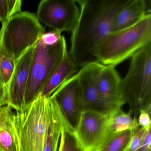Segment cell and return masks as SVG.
Listing matches in <instances>:
<instances>
[{
    "instance_id": "obj_1",
    "label": "cell",
    "mask_w": 151,
    "mask_h": 151,
    "mask_svg": "<svg viewBox=\"0 0 151 151\" xmlns=\"http://www.w3.org/2000/svg\"><path fill=\"white\" fill-rule=\"evenodd\" d=\"M79 15L71 32L70 57L78 68L95 61L94 47L112 32L113 22L119 10L129 0H77Z\"/></svg>"
},
{
    "instance_id": "obj_2",
    "label": "cell",
    "mask_w": 151,
    "mask_h": 151,
    "mask_svg": "<svg viewBox=\"0 0 151 151\" xmlns=\"http://www.w3.org/2000/svg\"><path fill=\"white\" fill-rule=\"evenodd\" d=\"M151 43V13L131 27L108 34L93 49L95 61L115 66Z\"/></svg>"
},
{
    "instance_id": "obj_3",
    "label": "cell",
    "mask_w": 151,
    "mask_h": 151,
    "mask_svg": "<svg viewBox=\"0 0 151 151\" xmlns=\"http://www.w3.org/2000/svg\"><path fill=\"white\" fill-rule=\"evenodd\" d=\"M128 72L121 84L122 99L129 112L137 119L139 112H151V43L131 57Z\"/></svg>"
},
{
    "instance_id": "obj_4",
    "label": "cell",
    "mask_w": 151,
    "mask_h": 151,
    "mask_svg": "<svg viewBox=\"0 0 151 151\" xmlns=\"http://www.w3.org/2000/svg\"><path fill=\"white\" fill-rule=\"evenodd\" d=\"M52 107L51 97H39L29 106L14 113L18 151H42Z\"/></svg>"
},
{
    "instance_id": "obj_5",
    "label": "cell",
    "mask_w": 151,
    "mask_h": 151,
    "mask_svg": "<svg viewBox=\"0 0 151 151\" xmlns=\"http://www.w3.org/2000/svg\"><path fill=\"white\" fill-rule=\"evenodd\" d=\"M67 52V43L63 36L53 45H47L40 39L36 44L30 67L23 109L39 97Z\"/></svg>"
},
{
    "instance_id": "obj_6",
    "label": "cell",
    "mask_w": 151,
    "mask_h": 151,
    "mask_svg": "<svg viewBox=\"0 0 151 151\" xmlns=\"http://www.w3.org/2000/svg\"><path fill=\"white\" fill-rule=\"evenodd\" d=\"M45 29L34 13L21 12L2 24L0 30V48L16 62L36 45Z\"/></svg>"
},
{
    "instance_id": "obj_7",
    "label": "cell",
    "mask_w": 151,
    "mask_h": 151,
    "mask_svg": "<svg viewBox=\"0 0 151 151\" xmlns=\"http://www.w3.org/2000/svg\"><path fill=\"white\" fill-rule=\"evenodd\" d=\"M113 110L82 112L75 132L85 151H99L110 137L113 133L109 130V119Z\"/></svg>"
},
{
    "instance_id": "obj_8",
    "label": "cell",
    "mask_w": 151,
    "mask_h": 151,
    "mask_svg": "<svg viewBox=\"0 0 151 151\" xmlns=\"http://www.w3.org/2000/svg\"><path fill=\"white\" fill-rule=\"evenodd\" d=\"M77 5L75 0H43L39 4L36 16L53 30L71 32L79 17Z\"/></svg>"
},
{
    "instance_id": "obj_9",
    "label": "cell",
    "mask_w": 151,
    "mask_h": 151,
    "mask_svg": "<svg viewBox=\"0 0 151 151\" xmlns=\"http://www.w3.org/2000/svg\"><path fill=\"white\" fill-rule=\"evenodd\" d=\"M50 97L54 100L63 117L75 130L84 110L77 73L63 83Z\"/></svg>"
},
{
    "instance_id": "obj_10",
    "label": "cell",
    "mask_w": 151,
    "mask_h": 151,
    "mask_svg": "<svg viewBox=\"0 0 151 151\" xmlns=\"http://www.w3.org/2000/svg\"><path fill=\"white\" fill-rule=\"evenodd\" d=\"M103 65L97 61L89 63L83 66L77 73L84 110L109 113L115 109L107 105L99 92L98 78Z\"/></svg>"
},
{
    "instance_id": "obj_11",
    "label": "cell",
    "mask_w": 151,
    "mask_h": 151,
    "mask_svg": "<svg viewBox=\"0 0 151 151\" xmlns=\"http://www.w3.org/2000/svg\"><path fill=\"white\" fill-rule=\"evenodd\" d=\"M34 47L28 49L16 62L14 73L6 87L7 105L16 111H20L23 108Z\"/></svg>"
},
{
    "instance_id": "obj_12",
    "label": "cell",
    "mask_w": 151,
    "mask_h": 151,
    "mask_svg": "<svg viewBox=\"0 0 151 151\" xmlns=\"http://www.w3.org/2000/svg\"><path fill=\"white\" fill-rule=\"evenodd\" d=\"M122 80L115 67L103 65L99 74L98 88L102 100L112 109L125 104L121 93Z\"/></svg>"
},
{
    "instance_id": "obj_13",
    "label": "cell",
    "mask_w": 151,
    "mask_h": 151,
    "mask_svg": "<svg viewBox=\"0 0 151 151\" xmlns=\"http://www.w3.org/2000/svg\"><path fill=\"white\" fill-rule=\"evenodd\" d=\"M146 0H129L117 13L113 22L112 32L129 28L151 13V3Z\"/></svg>"
},
{
    "instance_id": "obj_14",
    "label": "cell",
    "mask_w": 151,
    "mask_h": 151,
    "mask_svg": "<svg viewBox=\"0 0 151 151\" xmlns=\"http://www.w3.org/2000/svg\"><path fill=\"white\" fill-rule=\"evenodd\" d=\"M78 68L68 52L54 71L40 95V97H49L63 83L74 76Z\"/></svg>"
},
{
    "instance_id": "obj_15",
    "label": "cell",
    "mask_w": 151,
    "mask_h": 151,
    "mask_svg": "<svg viewBox=\"0 0 151 151\" xmlns=\"http://www.w3.org/2000/svg\"><path fill=\"white\" fill-rule=\"evenodd\" d=\"M51 98L52 100L51 116L42 151H57L61 132L62 114L54 100Z\"/></svg>"
},
{
    "instance_id": "obj_16",
    "label": "cell",
    "mask_w": 151,
    "mask_h": 151,
    "mask_svg": "<svg viewBox=\"0 0 151 151\" xmlns=\"http://www.w3.org/2000/svg\"><path fill=\"white\" fill-rule=\"evenodd\" d=\"M109 130L112 133L139 128L138 119L132 118L130 113H125L121 107L114 109L109 119Z\"/></svg>"
},
{
    "instance_id": "obj_17",
    "label": "cell",
    "mask_w": 151,
    "mask_h": 151,
    "mask_svg": "<svg viewBox=\"0 0 151 151\" xmlns=\"http://www.w3.org/2000/svg\"><path fill=\"white\" fill-rule=\"evenodd\" d=\"M139 128L112 133L99 151H126L132 137Z\"/></svg>"
},
{
    "instance_id": "obj_18",
    "label": "cell",
    "mask_w": 151,
    "mask_h": 151,
    "mask_svg": "<svg viewBox=\"0 0 151 151\" xmlns=\"http://www.w3.org/2000/svg\"><path fill=\"white\" fill-rule=\"evenodd\" d=\"M60 142L58 151H85L76 136L74 129L62 115Z\"/></svg>"
},
{
    "instance_id": "obj_19",
    "label": "cell",
    "mask_w": 151,
    "mask_h": 151,
    "mask_svg": "<svg viewBox=\"0 0 151 151\" xmlns=\"http://www.w3.org/2000/svg\"><path fill=\"white\" fill-rule=\"evenodd\" d=\"M16 61L0 48V76L4 86L6 87L14 73Z\"/></svg>"
},
{
    "instance_id": "obj_20",
    "label": "cell",
    "mask_w": 151,
    "mask_h": 151,
    "mask_svg": "<svg viewBox=\"0 0 151 151\" xmlns=\"http://www.w3.org/2000/svg\"><path fill=\"white\" fill-rule=\"evenodd\" d=\"M0 151H18L13 121L7 128L0 129Z\"/></svg>"
},
{
    "instance_id": "obj_21",
    "label": "cell",
    "mask_w": 151,
    "mask_h": 151,
    "mask_svg": "<svg viewBox=\"0 0 151 151\" xmlns=\"http://www.w3.org/2000/svg\"><path fill=\"white\" fill-rule=\"evenodd\" d=\"M20 5L16 0H0V22L6 23L12 16L18 14Z\"/></svg>"
},
{
    "instance_id": "obj_22",
    "label": "cell",
    "mask_w": 151,
    "mask_h": 151,
    "mask_svg": "<svg viewBox=\"0 0 151 151\" xmlns=\"http://www.w3.org/2000/svg\"><path fill=\"white\" fill-rule=\"evenodd\" d=\"M14 112L8 105L0 107V129L7 128L12 123Z\"/></svg>"
},
{
    "instance_id": "obj_23",
    "label": "cell",
    "mask_w": 151,
    "mask_h": 151,
    "mask_svg": "<svg viewBox=\"0 0 151 151\" xmlns=\"http://www.w3.org/2000/svg\"><path fill=\"white\" fill-rule=\"evenodd\" d=\"M147 131L142 127H139L132 137L126 151H136L140 148Z\"/></svg>"
},
{
    "instance_id": "obj_24",
    "label": "cell",
    "mask_w": 151,
    "mask_h": 151,
    "mask_svg": "<svg viewBox=\"0 0 151 151\" xmlns=\"http://www.w3.org/2000/svg\"><path fill=\"white\" fill-rule=\"evenodd\" d=\"M62 36L60 32L52 30L44 33L40 40L47 45H53L59 41Z\"/></svg>"
},
{
    "instance_id": "obj_25",
    "label": "cell",
    "mask_w": 151,
    "mask_h": 151,
    "mask_svg": "<svg viewBox=\"0 0 151 151\" xmlns=\"http://www.w3.org/2000/svg\"><path fill=\"white\" fill-rule=\"evenodd\" d=\"M151 112L145 110H141L138 116V122L139 127L146 130L151 129Z\"/></svg>"
},
{
    "instance_id": "obj_26",
    "label": "cell",
    "mask_w": 151,
    "mask_h": 151,
    "mask_svg": "<svg viewBox=\"0 0 151 151\" xmlns=\"http://www.w3.org/2000/svg\"><path fill=\"white\" fill-rule=\"evenodd\" d=\"M7 105L6 88L3 85H0V107Z\"/></svg>"
},
{
    "instance_id": "obj_27",
    "label": "cell",
    "mask_w": 151,
    "mask_h": 151,
    "mask_svg": "<svg viewBox=\"0 0 151 151\" xmlns=\"http://www.w3.org/2000/svg\"><path fill=\"white\" fill-rule=\"evenodd\" d=\"M136 151H151V147L148 148V147L142 146L140 148H139Z\"/></svg>"
},
{
    "instance_id": "obj_28",
    "label": "cell",
    "mask_w": 151,
    "mask_h": 151,
    "mask_svg": "<svg viewBox=\"0 0 151 151\" xmlns=\"http://www.w3.org/2000/svg\"><path fill=\"white\" fill-rule=\"evenodd\" d=\"M0 85L4 86L3 85V83H2V80H1V76H0Z\"/></svg>"
}]
</instances>
